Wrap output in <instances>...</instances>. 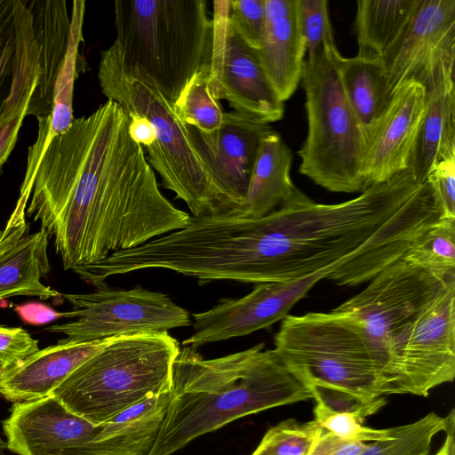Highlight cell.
<instances>
[{
    "label": "cell",
    "mask_w": 455,
    "mask_h": 455,
    "mask_svg": "<svg viewBox=\"0 0 455 455\" xmlns=\"http://www.w3.org/2000/svg\"><path fill=\"white\" fill-rule=\"evenodd\" d=\"M113 100L75 118L38 163L26 217L39 221L65 270L97 263L185 228Z\"/></svg>",
    "instance_id": "1"
},
{
    "label": "cell",
    "mask_w": 455,
    "mask_h": 455,
    "mask_svg": "<svg viewBox=\"0 0 455 455\" xmlns=\"http://www.w3.org/2000/svg\"><path fill=\"white\" fill-rule=\"evenodd\" d=\"M311 398V391L262 343L212 359L183 347L173 363L168 408L148 455H172L235 419Z\"/></svg>",
    "instance_id": "2"
},
{
    "label": "cell",
    "mask_w": 455,
    "mask_h": 455,
    "mask_svg": "<svg viewBox=\"0 0 455 455\" xmlns=\"http://www.w3.org/2000/svg\"><path fill=\"white\" fill-rule=\"evenodd\" d=\"M273 351L309 390L344 394L365 404L391 395L387 352L348 314L288 315Z\"/></svg>",
    "instance_id": "3"
},
{
    "label": "cell",
    "mask_w": 455,
    "mask_h": 455,
    "mask_svg": "<svg viewBox=\"0 0 455 455\" xmlns=\"http://www.w3.org/2000/svg\"><path fill=\"white\" fill-rule=\"evenodd\" d=\"M111 47L127 72L174 104L210 61L212 20L204 0H116Z\"/></svg>",
    "instance_id": "4"
},
{
    "label": "cell",
    "mask_w": 455,
    "mask_h": 455,
    "mask_svg": "<svg viewBox=\"0 0 455 455\" xmlns=\"http://www.w3.org/2000/svg\"><path fill=\"white\" fill-rule=\"evenodd\" d=\"M180 350V343L168 331L112 337L69 373L52 395L91 423H106L128 407L171 390Z\"/></svg>",
    "instance_id": "5"
},
{
    "label": "cell",
    "mask_w": 455,
    "mask_h": 455,
    "mask_svg": "<svg viewBox=\"0 0 455 455\" xmlns=\"http://www.w3.org/2000/svg\"><path fill=\"white\" fill-rule=\"evenodd\" d=\"M98 78L108 100L152 124L156 140L146 148V157L163 186L187 204L193 217L226 213L212 175L173 105L154 86L125 71L111 45L100 52Z\"/></svg>",
    "instance_id": "6"
},
{
    "label": "cell",
    "mask_w": 455,
    "mask_h": 455,
    "mask_svg": "<svg viewBox=\"0 0 455 455\" xmlns=\"http://www.w3.org/2000/svg\"><path fill=\"white\" fill-rule=\"evenodd\" d=\"M337 46L306 57L301 80L307 132L298 155L299 172L336 193L366 188L363 164L367 134L346 97L339 73Z\"/></svg>",
    "instance_id": "7"
},
{
    "label": "cell",
    "mask_w": 455,
    "mask_h": 455,
    "mask_svg": "<svg viewBox=\"0 0 455 455\" xmlns=\"http://www.w3.org/2000/svg\"><path fill=\"white\" fill-rule=\"evenodd\" d=\"M74 321L46 330L68 342H87L141 332H164L191 324L189 313L167 295L140 286L113 289L108 284L89 293H60Z\"/></svg>",
    "instance_id": "8"
},
{
    "label": "cell",
    "mask_w": 455,
    "mask_h": 455,
    "mask_svg": "<svg viewBox=\"0 0 455 455\" xmlns=\"http://www.w3.org/2000/svg\"><path fill=\"white\" fill-rule=\"evenodd\" d=\"M451 282L455 279L442 278L401 257L384 267L362 291L334 310L358 319L387 352L390 362L395 345Z\"/></svg>",
    "instance_id": "9"
},
{
    "label": "cell",
    "mask_w": 455,
    "mask_h": 455,
    "mask_svg": "<svg viewBox=\"0 0 455 455\" xmlns=\"http://www.w3.org/2000/svg\"><path fill=\"white\" fill-rule=\"evenodd\" d=\"M390 392L427 396L455 377V282L440 292L390 353Z\"/></svg>",
    "instance_id": "10"
},
{
    "label": "cell",
    "mask_w": 455,
    "mask_h": 455,
    "mask_svg": "<svg viewBox=\"0 0 455 455\" xmlns=\"http://www.w3.org/2000/svg\"><path fill=\"white\" fill-rule=\"evenodd\" d=\"M102 424L74 414L51 395L13 403L2 428L17 455H132L120 438L100 439Z\"/></svg>",
    "instance_id": "11"
},
{
    "label": "cell",
    "mask_w": 455,
    "mask_h": 455,
    "mask_svg": "<svg viewBox=\"0 0 455 455\" xmlns=\"http://www.w3.org/2000/svg\"><path fill=\"white\" fill-rule=\"evenodd\" d=\"M337 266L298 280L257 283L242 298L224 299L211 309L194 314L195 332L183 340V347L196 349L271 326L284 319L293 306L319 281L327 279Z\"/></svg>",
    "instance_id": "12"
},
{
    "label": "cell",
    "mask_w": 455,
    "mask_h": 455,
    "mask_svg": "<svg viewBox=\"0 0 455 455\" xmlns=\"http://www.w3.org/2000/svg\"><path fill=\"white\" fill-rule=\"evenodd\" d=\"M40 48L27 0H0V129L36 116Z\"/></svg>",
    "instance_id": "13"
},
{
    "label": "cell",
    "mask_w": 455,
    "mask_h": 455,
    "mask_svg": "<svg viewBox=\"0 0 455 455\" xmlns=\"http://www.w3.org/2000/svg\"><path fill=\"white\" fill-rule=\"evenodd\" d=\"M455 52V0H418L403 28L382 53L388 91L404 81H420Z\"/></svg>",
    "instance_id": "14"
},
{
    "label": "cell",
    "mask_w": 455,
    "mask_h": 455,
    "mask_svg": "<svg viewBox=\"0 0 455 455\" xmlns=\"http://www.w3.org/2000/svg\"><path fill=\"white\" fill-rule=\"evenodd\" d=\"M188 130L227 212L232 211L245 198L261 140L273 131L271 126L231 111L224 113L214 132Z\"/></svg>",
    "instance_id": "15"
},
{
    "label": "cell",
    "mask_w": 455,
    "mask_h": 455,
    "mask_svg": "<svg viewBox=\"0 0 455 455\" xmlns=\"http://www.w3.org/2000/svg\"><path fill=\"white\" fill-rule=\"evenodd\" d=\"M426 88L417 79L401 84L367 137L363 164L366 188L408 170L426 109Z\"/></svg>",
    "instance_id": "16"
},
{
    "label": "cell",
    "mask_w": 455,
    "mask_h": 455,
    "mask_svg": "<svg viewBox=\"0 0 455 455\" xmlns=\"http://www.w3.org/2000/svg\"><path fill=\"white\" fill-rule=\"evenodd\" d=\"M29 198L19 196L4 228L0 230V300L33 296L42 300L60 292L43 284L50 271L49 236L41 229L29 234L26 209Z\"/></svg>",
    "instance_id": "17"
},
{
    "label": "cell",
    "mask_w": 455,
    "mask_h": 455,
    "mask_svg": "<svg viewBox=\"0 0 455 455\" xmlns=\"http://www.w3.org/2000/svg\"><path fill=\"white\" fill-rule=\"evenodd\" d=\"M235 112L267 124L283 118V102L270 84L256 51L247 45L228 19L220 80L219 100Z\"/></svg>",
    "instance_id": "18"
},
{
    "label": "cell",
    "mask_w": 455,
    "mask_h": 455,
    "mask_svg": "<svg viewBox=\"0 0 455 455\" xmlns=\"http://www.w3.org/2000/svg\"><path fill=\"white\" fill-rule=\"evenodd\" d=\"M454 63L452 52L419 81L426 88V109L408 168L419 183L440 158L455 152Z\"/></svg>",
    "instance_id": "19"
},
{
    "label": "cell",
    "mask_w": 455,
    "mask_h": 455,
    "mask_svg": "<svg viewBox=\"0 0 455 455\" xmlns=\"http://www.w3.org/2000/svg\"><path fill=\"white\" fill-rule=\"evenodd\" d=\"M111 339L57 344L28 356L0 373V395L7 401L30 402L47 397L76 368Z\"/></svg>",
    "instance_id": "20"
},
{
    "label": "cell",
    "mask_w": 455,
    "mask_h": 455,
    "mask_svg": "<svg viewBox=\"0 0 455 455\" xmlns=\"http://www.w3.org/2000/svg\"><path fill=\"white\" fill-rule=\"evenodd\" d=\"M256 52L279 99L289 100L301 81L306 60L297 0H265V28Z\"/></svg>",
    "instance_id": "21"
},
{
    "label": "cell",
    "mask_w": 455,
    "mask_h": 455,
    "mask_svg": "<svg viewBox=\"0 0 455 455\" xmlns=\"http://www.w3.org/2000/svg\"><path fill=\"white\" fill-rule=\"evenodd\" d=\"M292 154L275 131L259 145L243 202L226 214L256 220L291 200L298 191L291 178Z\"/></svg>",
    "instance_id": "22"
},
{
    "label": "cell",
    "mask_w": 455,
    "mask_h": 455,
    "mask_svg": "<svg viewBox=\"0 0 455 455\" xmlns=\"http://www.w3.org/2000/svg\"><path fill=\"white\" fill-rule=\"evenodd\" d=\"M40 48L41 75L36 94L37 117L51 114L54 88L68 52L70 17L65 0H27Z\"/></svg>",
    "instance_id": "23"
},
{
    "label": "cell",
    "mask_w": 455,
    "mask_h": 455,
    "mask_svg": "<svg viewBox=\"0 0 455 455\" xmlns=\"http://www.w3.org/2000/svg\"><path fill=\"white\" fill-rule=\"evenodd\" d=\"M85 1L72 2L70 34L68 52L54 88L53 108L50 115L37 117L38 133L35 143L29 147L27 165L36 168L40 158L51 140L66 132L74 121V84L78 77L80 60L79 45L84 42L83 24Z\"/></svg>",
    "instance_id": "24"
},
{
    "label": "cell",
    "mask_w": 455,
    "mask_h": 455,
    "mask_svg": "<svg viewBox=\"0 0 455 455\" xmlns=\"http://www.w3.org/2000/svg\"><path fill=\"white\" fill-rule=\"evenodd\" d=\"M339 73L348 103L368 137L391 99L381 57L360 52L350 58L341 55Z\"/></svg>",
    "instance_id": "25"
},
{
    "label": "cell",
    "mask_w": 455,
    "mask_h": 455,
    "mask_svg": "<svg viewBox=\"0 0 455 455\" xmlns=\"http://www.w3.org/2000/svg\"><path fill=\"white\" fill-rule=\"evenodd\" d=\"M418 0H358L355 29L358 52L381 56L411 16Z\"/></svg>",
    "instance_id": "26"
},
{
    "label": "cell",
    "mask_w": 455,
    "mask_h": 455,
    "mask_svg": "<svg viewBox=\"0 0 455 455\" xmlns=\"http://www.w3.org/2000/svg\"><path fill=\"white\" fill-rule=\"evenodd\" d=\"M444 279H455V218L428 227L402 256Z\"/></svg>",
    "instance_id": "27"
},
{
    "label": "cell",
    "mask_w": 455,
    "mask_h": 455,
    "mask_svg": "<svg viewBox=\"0 0 455 455\" xmlns=\"http://www.w3.org/2000/svg\"><path fill=\"white\" fill-rule=\"evenodd\" d=\"M450 416L429 412L413 422L393 427L391 436L367 443L360 455H429L434 437L445 431Z\"/></svg>",
    "instance_id": "28"
},
{
    "label": "cell",
    "mask_w": 455,
    "mask_h": 455,
    "mask_svg": "<svg viewBox=\"0 0 455 455\" xmlns=\"http://www.w3.org/2000/svg\"><path fill=\"white\" fill-rule=\"evenodd\" d=\"M209 76L207 63L193 76L173 104L178 118L185 125L207 133L220 127L225 113L210 92Z\"/></svg>",
    "instance_id": "29"
},
{
    "label": "cell",
    "mask_w": 455,
    "mask_h": 455,
    "mask_svg": "<svg viewBox=\"0 0 455 455\" xmlns=\"http://www.w3.org/2000/svg\"><path fill=\"white\" fill-rule=\"evenodd\" d=\"M315 401L314 420L325 432L345 441L375 442L387 439L393 434V427L377 429L364 426V416L347 411H337L313 394Z\"/></svg>",
    "instance_id": "30"
},
{
    "label": "cell",
    "mask_w": 455,
    "mask_h": 455,
    "mask_svg": "<svg viewBox=\"0 0 455 455\" xmlns=\"http://www.w3.org/2000/svg\"><path fill=\"white\" fill-rule=\"evenodd\" d=\"M323 431L315 420L289 419L270 427L260 442L269 455H310Z\"/></svg>",
    "instance_id": "31"
},
{
    "label": "cell",
    "mask_w": 455,
    "mask_h": 455,
    "mask_svg": "<svg viewBox=\"0 0 455 455\" xmlns=\"http://www.w3.org/2000/svg\"><path fill=\"white\" fill-rule=\"evenodd\" d=\"M299 21L306 47V57L325 47L336 46L326 0H297Z\"/></svg>",
    "instance_id": "32"
},
{
    "label": "cell",
    "mask_w": 455,
    "mask_h": 455,
    "mask_svg": "<svg viewBox=\"0 0 455 455\" xmlns=\"http://www.w3.org/2000/svg\"><path fill=\"white\" fill-rule=\"evenodd\" d=\"M228 20L254 51L260 48L265 28V0L229 1Z\"/></svg>",
    "instance_id": "33"
},
{
    "label": "cell",
    "mask_w": 455,
    "mask_h": 455,
    "mask_svg": "<svg viewBox=\"0 0 455 455\" xmlns=\"http://www.w3.org/2000/svg\"><path fill=\"white\" fill-rule=\"evenodd\" d=\"M430 184L445 218H455V152L440 158L428 172Z\"/></svg>",
    "instance_id": "34"
},
{
    "label": "cell",
    "mask_w": 455,
    "mask_h": 455,
    "mask_svg": "<svg viewBox=\"0 0 455 455\" xmlns=\"http://www.w3.org/2000/svg\"><path fill=\"white\" fill-rule=\"evenodd\" d=\"M39 350L38 340L20 327L0 325V367H11Z\"/></svg>",
    "instance_id": "35"
},
{
    "label": "cell",
    "mask_w": 455,
    "mask_h": 455,
    "mask_svg": "<svg viewBox=\"0 0 455 455\" xmlns=\"http://www.w3.org/2000/svg\"><path fill=\"white\" fill-rule=\"evenodd\" d=\"M20 317L28 324L39 325L60 318H70V311L57 312L52 307L37 302H31L15 307Z\"/></svg>",
    "instance_id": "36"
},
{
    "label": "cell",
    "mask_w": 455,
    "mask_h": 455,
    "mask_svg": "<svg viewBox=\"0 0 455 455\" xmlns=\"http://www.w3.org/2000/svg\"><path fill=\"white\" fill-rule=\"evenodd\" d=\"M129 117L128 132L131 138L143 149L149 148L156 140L152 124L144 116L127 114Z\"/></svg>",
    "instance_id": "37"
},
{
    "label": "cell",
    "mask_w": 455,
    "mask_h": 455,
    "mask_svg": "<svg viewBox=\"0 0 455 455\" xmlns=\"http://www.w3.org/2000/svg\"><path fill=\"white\" fill-rule=\"evenodd\" d=\"M24 118V116H20L0 129V174L4 164L16 145Z\"/></svg>",
    "instance_id": "38"
},
{
    "label": "cell",
    "mask_w": 455,
    "mask_h": 455,
    "mask_svg": "<svg viewBox=\"0 0 455 455\" xmlns=\"http://www.w3.org/2000/svg\"><path fill=\"white\" fill-rule=\"evenodd\" d=\"M367 443L359 441H345L334 436L331 455H360Z\"/></svg>",
    "instance_id": "39"
},
{
    "label": "cell",
    "mask_w": 455,
    "mask_h": 455,
    "mask_svg": "<svg viewBox=\"0 0 455 455\" xmlns=\"http://www.w3.org/2000/svg\"><path fill=\"white\" fill-rule=\"evenodd\" d=\"M454 420V411H451L449 424L444 431L443 443L434 455H455Z\"/></svg>",
    "instance_id": "40"
},
{
    "label": "cell",
    "mask_w": 455,
    "mask_h": 455,
    "mask_svg": "<svg viewBox=\"0 0 455 455\" xmlns=\"http://www.w3.org/2000/svg\"><path fill=\"white\" fill-rule=\"evenodd\" d=\"M334 435L323 431V434L310 455H331Z\"/></svg>",
    "instance_id": "41"
},
{
    "label": "cell",
    "mask_w": 455,
    "mask_h": 455,
    "mask_svg": "<svg viewBox=\"0 0 455 455\" xmlns=\"http://www.w3.org/2000/svg\"><path fill=\"white\" fill-rule=\"evenodd\" d=\"M251 455H269L264 444L260 442Z\"/></svg>",
    "instance_id": "42"
},
{
    "label": "cell",
    "mask_w": 455,
    "mask_h": 455,
    "mask_svg": "<svg viewBox=\"0 0 455 455\" xmlns=\"http://www.w3.org/2000/svg\"><path fill=\"white\" fill-rule=\"evenodd\" d=\"M0 455H8L4 440L0 435Z\"/></svg>",
    "instance_id": "43"
},
{
    "label": "cell",
    "mask_w": 455,
    "mask_h": 455,
    "mask_svg": "<svg viewBox=\"0 0 455 455\" xmlns=\"http://www.w3.org/2000/svg\"><path fill=\"white\" fill-rule=\"evenodd\" d=\"M1 371H2V369H1V367H0V373H1Z\"/></svg>",
    "instance_id": "44"
}]
</instances>
